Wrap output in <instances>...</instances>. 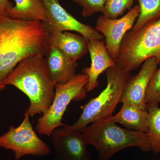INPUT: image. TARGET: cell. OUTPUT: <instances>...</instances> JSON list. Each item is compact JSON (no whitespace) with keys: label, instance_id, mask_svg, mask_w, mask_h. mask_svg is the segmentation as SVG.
<instances>
[{"label":"cell","instance_id":"cell-1","mask_svg":"<svg viewBox=\"0 0 160 160\" xmlns=\"http://www.w3.org/2000/svg\"><path fill=\"white\" fill-rule=\"evenodd\" d=\"M49 36V29L41 21L0 16V83L23 60L34 56L45 57Z\"/></svg>","mask_w":160,"mask_h":160},{"label":"cell","instance_id":"cell-2","mask_svg":"<svg viewBox=\"0 0 160 160\" xmlns=\"http://www.w3.org/2000/svg\"><path fill=\"white\" fill-rule=\"evenodd\" d=\"M2 84L12 85L28 97L30 104L27 110L31 116L46 112L54 99L56 84L43 56L20 62Z\"/></svg>","mask_w":160,"mask_h":160},{"label":"cell","instance_id":"cell-3","mask_svg":"<svg viewBox=\"0 0 160 160\" xmlns=\"http://www.w3.org/2000/svg\"><path fill=\"white\" fill-rule=\"evenodd\" d=\"M110 116L92 123L82 132L88 145L98 151L100 160H109L118 152L130 147L144 152L152 150L147 133L121 128Z\"/></svg>","mask_w":160,"mask_h":160},{"label":"cell","instance_id":"cell-4","mask_svg":"<svg viewBox=\"0 0 160 160\" xmlns=\"http://www.w3.org/2000/svg\"><path fill=\"white\" fill-rule=\"evenodd\" d=\"M154 58L160 64V18L125 35L116 63L130 72L146 60Z\"/></svg>","mask_w":160,"mask_h":160},{"label":"cell","instance_id":"cell-5","mask_svg":"<svg viewBox=\"0 0 160 160\" xmlns=\"http://www.w3.org/2000/svg\"><path fill=\"white\" fill-rule=\"evenodd\" d=\"M106 71L107 81L106 88L97 97L81 106L82 114L75 123L68 126L70 129L82 132L90 123L112 115L117 105L121 102L130 72L117 64Z\"/></svg>","mask_w":160,"mask_h":160},{"label":"cell","instance_id":"cell-6","mask_svg":"<svg viewBox=\"0 0 160 160\" xmlns=\"http://www.w3.org/2000/svg\"><path fill=\"white\" fill-rule=\"evenodd\" d=\"M87 83L88 77L82 73L76 74L68 82L55 85L52 102L38 120L36 129L40 134L50 136L55 129L67 126L62 119L67 106L72 101H80L86 97Z\"/></svg>","mask_w":160,"mask_h":160},{"label":"cell","instance_id":"cell-7","mask_svg":"<svg viewBox=\"0 0 160 160\" xmlns=\"http://www.w3.org/2000/svg\"><path fill=\"white\" fill-rule=\"evenodd\" d=\"M30 116L26 110L20 126L16 128L10 126L9 131L0 136V147L13 151L17 160L26 155L44 156L50 152L49 146L38 137L32 128Z\"/></svg>","mask_w":160,"mask_h":160},{"label":"cell","instance_id":"cell-8","mask_svg":"<svg viewBox=\"0 0 160 160\" xmlns=\"http://www.w3.org/2000/svg\"><path fill=\"white\" fill-rule=\"evenodd\" d=\"M139 12V6L136 5L120 18L110 19L103 15L98 18L94 29L106 38L107 51L115 62L123 38L126 33L132 29Z\"/></svg>","mask_w":160,"mask_h":160},{"label":"cell","instance_id":"cell-9","mask_svg":"<svg viewBox=\"0 0 160 160\" xmlns=\"http://www.w3.org/2000/svg\"><path fill=\"white\" fill-rule=\"evenodd\" d=\"M50 32L73 31L88 40H102L104 36L91 26L80 22L60 5L58 0H42Z\"/></svg>","mask_w":160,"mask_h":160},{"label":"cell","instance_id":"cell-10","mask_svg":"<svg viewBox=\"0 0 160 160\" xmlns=\"http://www.w3.org/2000/svg\"><path fill=\"white\" fill-rule=\"evenodd\" d=\"M51 135L56 160H90L88 144L82 132L67 125L55 129Z\"/></svg>","mask_w":160,"mask_h":160},{"label":"cell","instance_id":"cell-11","mask_svg":"<svg viewBox=\"0 0 160 160\" xmlns=\"http://www.w3.org/2000/svg\"><path fill=\"white\" fill-rule=\"evenodd\" d=\"M158 66L154 58L146 60L136 75L129 78L125 85L121 102L128 103L144 110L146 109V90L152 75Z\"/></svg>","mask_w":160,"mask_h":160},{"label":"cell","instance_id":"cell-12","mask_svg":"<svg viewBox=\"0 0 160 160\" xmlns=\"http://www.w3.org/2000/svg\"><path fill=\"white\" fill-rule=\"evenodd\" d=\"M88 51L91 58V65L90 67H85L82 70V73L88 77V83L86 86L87 92L92 91L98 87V78L103 72L116 65L115 61L107 51L105 41L89 40Z\"/></svg>","mask_w":160,"mask_h":160},{"label":"cell","instance_id":"cell-13","mask_svg":"<svg viewBox=\"0 0 160 160\" xmlns=\"http://www.w3.org/2000/svg\"><path fill=\"white\" fill-rule=\"evenodd\" d=\"M52 78L56 84L68 82L74 76L78 66L59 49L49 44L45 56Z\"/></svg>","mask_w":160,"mask_h":160},{"label":"cell","instance_id":"cell-14","mask_svg":"<svg viewBox=\"0 0 160 160\" xmlns=\"http://www.w3.org/2000/svg\"><path fill=\"white\" fill-rule=\"evenodd\" d=\"M89 40L68 31L50 32L49 44L59 49L70 59L77 62L88 52Z\"/></svg>","mask_w":160,"mask_h":160},{"label":"cell","instance_id":"cell-15","mask_svg":"<svg viewBox=\"0 0 160 160\" xmlns=\"http://www.w3.org/2000/svg\"><path fill=\"white\" fill-rule=\"evenodd\" d=\"M148 112L138 106L123 103L120 111L114 116H110V119L115 123H119L126 129L147 133Z\"/></svg>","mask_w":160,"mask_h":160},{"label":"cell","instance_id":"cell-16","mask_svg":"<svg viewBox=\"0 0 160 160\" xmlns=\"http://www.w3.org/2000/svg\"><path fill=\"white\" fill-rule=\"evenodd\" d=\"M15 5L9 11L8 17L27 21H38L46 23L45 8L42 0H14Z\"/></svg>","mask_w":160,"mask_h":160},{"label":"cell","instance_id":"cell-17","mask_svg":"<svg viewBox=\"0 0 160 160\" xmlns=\"http://www.w3.org/2000/svg\"><path fill=\"white\" fill-rule=\"evenodd\" d=\"M148 112L147 126L151 149L155 153L160 152V108L158 105L146 104Z\"/></svg>","mask_w":160,"mask_h":160},{"label":"cell","instance_id":"cell-18","mask_svg":"<svg viewBox=\"0 0 160 160\" xmlns=\"http://www.w3.org/2000/svg\"><path fill=\"white\" fill-rule=\"evenodd\" d=\"M140 12L132 30L141 29L148 23L160 18V0H138Z\"/></svg>","mask_w":160,"mask_h":160},{"label":"cell","instance_id":"cell-19","mask_svg":"<svg viewBox=\"0 0 160 160\" xmlns=\"http://www.w3.org/2000/svg\"><path fill=\"white\" fill-rule=\"evenodd\" d=\"M134 0H106L103 16L110 19H116L127 9H130Z\"/></svg>","mask_w":160,"mask_h":160},{"label":"cell","instance_id":"cell-20","mask_svg":"<svg viewBox=\"0 0 160 160\" xmlns=\"http://www.w3.org/2000/svg\"><path fill=\"white\" fill-rule=\"evenodd\" d=\"M146 104H156L160 102V68L155 70L146 90Z\"/></svg>","mask_w":160,"mask_h":160},{"label":"cell","instance_id":"cell-21","mask_svg":"<svg viewBox=\"0 0 160 160\" xmlns=\"http://www.w3.org/2000/svg\"><path fill=\"white\" fill-rule=\"evenodd\" d=\"M82 8V15L88 18L96 13L102 12L106 0H72Z\"/></svg>","mask_w":160,"mask_h":160},{"label":"cell","instance_id":"cell-22","mask_svg":"<svg viewBox=\"0 0 160 160\" xmlns=\"http://www.w3.org/2000/svg\"><path fill=\"white\" fill-rule=\"evenodd\" d=\"M14 6L9 0H0V16L8 17L9 11Z\"/></svg>","mask_w":160,"mask_h":160},{"label":"cell","instance_id":"cell-23","mask_svg":"<svg viewBox=\"0 0 160 160\" xmlns=\"http://www.w3.org/2000/svg\"><path fill=\"white\" fill-rule=\"evenodd\" d=\"M6 87V85H4V84H2V83H0V92L2 91L4 89H5Z\"/></svg>","mask_w":160,"mask_h":160}]
</instances>
